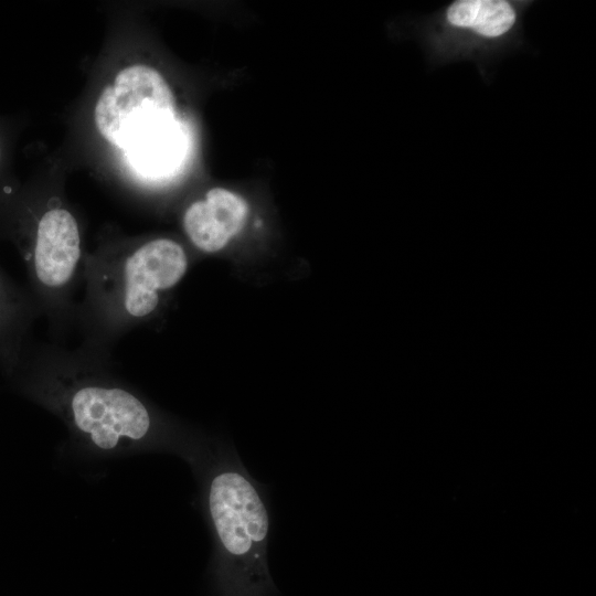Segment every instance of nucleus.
Returning a JSON list of instances; mask_svg holds the SVG:
<instances>
[{
	"label": "nucleus",
	"mask_w": 596,
	"mask_h": 596,
	"mask_svg": "<svg viewBox=\"0 0 596 596\" xmlns=\"http://www.w3.org/2000/svg\"><path fill=\"white\" fill-rule=\"evenodd\" d=\"M204 504L215 540L220 596H276L267 565L269 514L236 456L198 454Z\"/></svg>",
	"instance_id": "3"
},
{
	"label": "nucleus",
	"mask_w": 596,
	"mask_h": 596,
	"mask_svg": "<svg viewBox=\"0 0 596 596\" xmlns=\"http://www.w3.org/2000/svg\"><path fill=\"white\" fill-rule=\"evenodd\" d=\"M41 316L28 287L17 284L0 267V369L7 377L32 340L31 329Z\"/></svg>",
	"instance_id": "8"
},
{
	"label": "nucleus",
	"mask_w": 596,
	"mask_h": 596,
	"mask_svg": "<svg viewBox=\"0 0 596 596\" xmlns=\"http://www.w3.org/2000/svg\"><path fill=\"white\" fill-rule=\"evenodd\" d=\"M123 150L138 172L162 178L181 164L187 151V136L177 119L167 120L137 135Z\"/></svg>",
	"instance_id": "9"
},
{
	"label": "nucleus",
	"mask_w": 596,
	"mask_h": 596,
	"mask_svg": "<svg viewBox=\"0 0 596 596\" xmlns=\"http://www.w3.org/2000/svg\"><path fill=\"white\" fill-rule=\"evenodd\" d=\"M189 265L184 247L164 236L86 254L84 294L75 310L81 345L110 354L119 339L158 316Z\"/></svg>",
	"instance_id": "2"
},
{
	"label": "nucleus",
	"mask_w": 596,
	"mask_h": 596,
	"mask_svg": "<svg viewBox=\"0 0 596 596\" xmlns=\"http://www.w3.org/2000/svg\"><path fill=\"white\" fill-rule=\"evenodd\" d=\"M3 157H4V150H3V145H2V141H1V138H0V168L3 163Z\"/></svg>",
	"instance_id": "10"
},
{
	"label": "nucleus",
	"mask_w": 596,
	"mask_h": 596,
	"mask_svg": "<svg viewBox=\"0 0 596 596\" xmlns=\"http://www.w3.org/2000/svg\"><path fill=\"white\" fill-rule=\"evenodd\" d=\"M8 379L92 450L178 449L193 457L163 415L116 374L110 354L31 340Z\"/></svg>",
	"instance_id": "1"
},
{
	"label": "nucleus",
	"mask_w": 596,
	"mask_h": 596,
	"mask_svg": "<svg viewBox=\"0 0 596 596\" xmlns=\"http://www.w3.org/2000/svg\"><path fill=\"white\" fill-rule=\"evenodd\" d=\"M530 0H451L416 22V38L430 66L470 61L483 79L488 68L524 44Z\"/></svg>",
	"instance_id": "5"
},
{
	"label": "nucleus",
	"mask_w": 596,
	"mask_h": 596,
	"mask_svg": "<svg viewBox=\"0 0 596 596\" xmlns=\"http://www.w3.org/2000/svg\"><path fill=\"white\" fill-rule=\"evenodd\" d=\"M24 259L28 289L55 336L75 323V295L83 281L86 254L78 222L66 206L53 203L32 214L9 204L1 213Z\"/></svg>",
	"instance_id": "4"
},
{
	"label": "nucleus",
	"mask_w": 596,
	"mask_h": 596,
	"mask_svg": "<svg viewBox=\"0 0 596 596\" xmlns=\"http://www.w3.org/2000/svg\"><path fill=\"white\" fill-rule=\"evenodd\" d=\"M172 119L175 105L167 81L156 68L143 64L118 72L103 88L94 108L99 134L121 149L137 135Z\"/></svg>",
	"instance_id": "6"
},
{
	"label": "nucleus",
	"mask_w": 596,
	"mask_h": 596,
	"mask_svg": "<svg viewBox=\"0 0 596 596\" xmlns=\"http://www.w3.org/2000/svg\"><path fill=\"white\" fill-rule=\"evenodd\" d=\"M248 204L240 194L224 188L210 189L202 199L188 205L182 227L200 252L222 251L244 227Z\"/></svg>",
	"instance_id": "7"
}]
</instances>
